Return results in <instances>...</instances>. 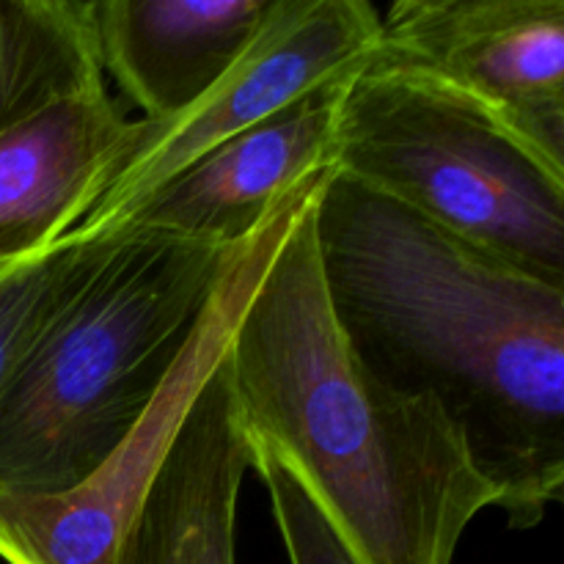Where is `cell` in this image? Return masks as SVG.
<instances>
[{"mask_svg": "<svg viewBox=\"0 0 564 564\" xmlns=\"http://www.w3.org/2000/svg\"><path fill=\"white\" fill-rule=\"evenodd\" d=\"M330 306L364 367L433 400L512 529L564 482V290L330 169L314 196Z\"/></svg>", "mask_w": 564, "mask_h": 564, "instance_id": "cell-1", "label": "cell"}, {"mask_svg": "<svg viewBox=\"0 0 564 564\" xmlns=\"http://www.w3.org/2000/svg\"><path fill=\"white\" fill-rule=\"evenodd\" d=\"M314 196L231 330L242 422L301 474L361 564H452L499 494L433 400L386 386L350 347L319 268Z\"/></svg>", "mask_w": 564, "mask_h": 564, "instance_id": "cell-2", "label": "cell"}, {"mask_svg": "<svg viewBox=\"0 0 564 564\" xmlns=\"http://www.w3.org/2000/svg\"><path fill=\"white\" fill-rule=\"evenodd\" d=\"M248 242L121 231L0 394V494H69L135 433Z\"/></svg>", "mask_w": 564, "mask_h": 564, "instance_id": "cell-3", "label": "cell"}, {"mask_svg": "<svg viewBox=\"0 0 564 564\" xmlns=\"http://www.w3.org/2000/svg\"><path fill=\"white\" fill-rule=\"evenodd\" d=\"M334 169L564 290V171L479 99L367 61L341 102Z\"/></svg>", "mask_w": 564, "mask_h": 564, "instance_id": "cell-4", "label": "cell"}, {"mask_svg": "<svg viewBox=\"0 0 564 564\" xmlns=\"http://www.w3.org/2000/svg\"><path fill=\"white\" fill-rule=\"evenodd\" d=\"M325 176L328 171L303 185L248 242L152 411L86 482L61 496L0 494V560L6 564H121L143 499L187 408L229 347L237 317L286 229Z\"/></svg>", "mask_w": 564, "mask_h": 564, "instance_id": "cell-5", "label": "cell"}, {"mask_svg": "<svg viewBox=\"0 0 564 564\" xmlns=\"http://www.w3.org/2000/svg\"><path fill=\"white\" fill-rule=\"evenodd\" d=\"M380 14L367 0H284L248 53L193 108L138 119L72 235H99L130 204L226 138L251 130L303 94L367 66Z\"/></svg>", "mask_w": 564, "mask_h": 564, "instance_id": "cell-6", "label": "cell"}, {"mask_svg": "<svg viewBox=\"0 0 564 564\" xmlns=\"http://www.w3.org/2000/svg\"><path fill=\"white\" fill-rule=\"evenodd\" d=\"M358 72L312 88L251 130L207 149L102 231H158L246 246L303 185L334 169L341 102Z\"/></svg>", "mask_w": 564, "mask_h": 564, "instance_id": "cell-7", "label": "cell"}, {"mask_svg": "<svg viewBox=\"0 0 564 564\" xmlns=\"http://www.w3.org/2000/svg\"><path fill=\"white\" fill-rule=\"evenodd\" d=\"M372 64L416 72L499 113L564 108V0H400Z\"/></svg>", "mask_w": 564, "mask_h": 564, "instance_id": "cell-8", "label": "cell"}, {"mask_svg": "<svg viewBox=\"0 0 564 564\" xmlns=\"http://www.w3.org/2000/svg\"><path fill=\"white\" fill-rule=\"evenodd\" d=\"M248 468L253 444L226 347L154 474L121 564H237V496Z\"/></svg>", "mask_w": 564, "mask_h": 564, "instance_id": "cell-9", "label": "cell"}, {"mask_svg": "<svg viewBox=\"0 0 564 564\" xmlns=\"http://www.w3.org/2000/svg\"><path fill=\"white\" fill-rule=\"evenodd\" d=\"M284 0H91L102 75L163 121L185 113L248 53Z\"/></svg>", "mask_w": 564, "mask_h": 564, "instance_id": "cell-10", "label": "cell"}, {"mask_svg": "<svg viewBox=\"0 0 564 564\" xmlns=\"http://www.w3.org/2000/svg\"><path fill=\"white\" fill-rule=\"evenodd\" d=\"M130 124L102 86L58 99L0 135V264L39 257L77 229Z\"/></svg>", "mask_w": 564, "mask_h": 564, "instance_id": "cell-11", "label": "cell"}, {"mask_svg": "<svg viewBox=\"0 0 564 564\" xmlns=\"http://www.w3.org/2000/svg\"><path fill=\"white\" fill-rule=\"evenodd\" d=\"M102 86L91 0H0V135Z\"/></svg>", "mask_w": 564, "mask_h": 564, "instance_id": "cell-12", "label": "cell"}, {"mask_svg": "<svg viewBox=\"0 0 564 564\" xmlns=\"http://www.w3.org/2000/svg\"><path fill=\"white\" fill-rule=\"evenodd\" d=\"M121 231L69 235L50 251L0 264V394L47 325L94 279Z\"/></svg>", "mask_w": 564, "mask_h": 564, "instance_id": "cell-13", "label": "cell"}, {"mask_svg": "<svg viewBox=\"0 0 564 564\" xmlns=\"http://www.w3.org/2000/svg\"><path fill=\"white\" fill-rule=\"evenodd\" d=\"M253 468L273 499V516L292 564H361L328 512L319 507L301 474L273 449L253 441Z\"/></svg>", "mask_w": 564, "mask_h": 564, "instance_id": "cell-14", "label": "cell"}, {"mask_svg": "<svg viewBox=\"0 0 564 564\" xmlns=\"http://www.w3.org/2000/svg\"><path fill=\"white\" fill-rule=\"evenodd\" d=\"M499 113V110H496ZM518 135L540 149L545 158L564 171V108L540 113H499Z\"/></svg>", "mask_w": 564, "mask_h": 564, "instance_id": "cell-15", "label": "cell"}, {"mask_svg": "<svg viewBox=\"0 0 564 564\" xmlns=\"http://www.w3.org/2000/svg\"><path fill=\"white\" fill-rule=\"evenodd\" d=\"M551 505H560V507H564V482L560 485V488L554 490V496H551Z\"/></svg>", "mask_w": 564, "mask_h": 564, "instance_id": "cell-16", "label": "cell"}]
</instances>
